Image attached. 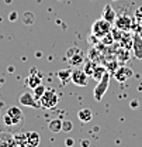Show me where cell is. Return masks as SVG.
I'll return each instance as SVG.
<instances>
[{"mask_svg": "<svg viewBox=\"0 0 142 147\" xmlns=\"http://www.w3.org/2000/svg\"><path fill=\"white\" fill-rule=\"evenodd\" d=\"M115 26L118 30H123V31H128L131 30L132 27V18L129 17L128 14H121L115 18Z\"/></svg>", "mask_w": 142, "mask_h": 147, "instance_id": "cell-8", "label": "cell"}, {"mask_svg": "<svg viewBox=\"0 0 142 147\" xmlns=\"http://www.w3.org/2000/svg\"><path fill=\"white\" fill-rule=\"evenodd\" d=\"M48 129H49L52 133L62 131V120H61V119H52V120L48 123Z\"/></svg>", "mask_w": 142, "mask_h": 147, "instance_id": "cell-17", "label": "cell"}, {"mask_svg": "<svg viewBox=\"0 0 142 147\" xmlns=\"http://www.w3.org/2000/svg\"><path fill=\"white\" fill-rule=\"evenodd\" d=\"M3 122H4L6 126H10V127L20 126L24 122V113L17 106H11L3 115Z\"/></svg>", "mask_w": 142, "mask_h": 147, "instance_id": "cell-1", "label": "cell"}, {"mask_svg": "<svg viewBox=\"0 0 142 147\" xmlns=\"http://www.w3.org/2000/svg\"><path fill=\"white\" fill-rule=\"evenodd\" d=\"M89 140H83V142H82V147H89Z\"/></svg>", "mask_w": 142, "mask_h": 147, "instance_id": "cell-24", "label": "cell"}, {"mask_svg": "<svg viewBox=\"0 0 142 147\" xmlns=\"http://www.w3.org/2000/svg\"><path fill=\"white\" fill-rule=\"evenodd\" d=\"M132 51L137 59H142V37L139 33L132 36Z\"/></svg>", "mask_w": 142, "mask_h": 147, "instance_id": "cell-9", "label": "cell"}, {"mask_svg": "<svg viewBox=\"0 0 142 147\" xmlns=\"http://www.w3.org/2000/svg\"><path fill=\"white\" fill-rule=\"evenodd\" d=\"M77 117H79V120L80 122H83V123H89L91 122V119H93V112L87 108H85V109H80L77 112Z\"/></svg>", "mask_w": 142, "mask_h": 147, "instance_id": "cell-15", "label": "cell"}, {"mask_svg": "<svg viewBox=\"0 0 142 147\" xmlns=\"http://www.w3.org/2000/svg\"><path fill=\"white\" fill-rule=\"evenodd\" d=\"M58 102H59V95L52 88L51 89H47L45 93L42 95V98L39 99L41 106L45 108V109H53V108H56Z\"/></svg>", "mask_w": 142, "mask_h": 147, "instance_id": "cell-3", "label": "cell"}, {"mask_svg": "<svg viewBox=\"0 0 142 147\" xmlns=\"http://www.w3.org/2000/svg\"><path fill=\"white\" fill-rule=\"evenodd\" d=\"M66 59L72 67H80L85 62V54L80 48L77 47H72L66 51Z\"/></svg>", "mask_w": 142, "mask_h": 147, "instance_id": "cell-4", "label": "cell"}, {"mask_svg": "<svg viewBox=\"0 0 142 147\" xmlns=\"http://www.w3.org/2000/svg\"><path fill=\"white\" fill-rule=\"evenodd\" d=\"M0 147H18L14 134H11V133H0Z\"/></svg>", "mask_w": 142, "mask_h": 147, "instance_id": "cell-10", "label": "cell"}, {"mask_svg": "<svg viewBox=\"0 0 142 147\" xmlns=\"http://www.w3.org/2000/svg\"><path fill=\"white\" fill-rule=\"evenodd\" d=\"M103 18H106L107 21H110L111 24L115 21L117 18V14H115V10L110 6V4H106L104 9H103Z\"/></svg>", "mask_w": 142, "mask_h": 147, "instance_id": "cell-13", "label": "cell"}, {"mask_svg": "<svg viewBox=\"0 0 142 147\" xmlns=\"http://www.w3.org/2000/svg\"><path fill=\"white\" fill-rule=\"evenodd\" d=\"M18 102H20L23 106H28V108H39V106H41L39 100H37L31 92H24V93H21L20 98H18Z\"/></svg>", "mask_w": 142, "mask_h": 147, "instance_id": "cell-7", "label": "cell"}, {"mask_svg": "<svg viewBox=\"0 0 142 147\" xmlns=\"http://www.w3.org/2000/svg\"><path fill=\"white\" fill-rule=\"evenodd\" d=\"M72 129H73V123H72L71 120H63L62 122V131H71Z\"/></svg>", "mask_w": 142, "mask_h": 147, "instance_id": "cell-22", "label": "cell"}, {"mask_svg": "<svg viewBox=\"0 0 142 147\" xmlns=\"http://www.w3.org/2000/svg\"><path fill=\"white\" fill-rule=\"evenodd\" d=\"M139 36H141V37H142V31H141V33H139Z\"/></svg>", "mask_w": 142, "mask_h": 147, "instance_id": "cell-25", "label": "cell"}, {"mask_svg": "<svg viewBox=\"0 0 142 147\" xmlns=\"http://www.w3.org/2000/svg\"><path fill=\"white\" fill-rule=\"evenodd\" d=\"M27 140H28V147H38L41 137L37 131H28L27 133Z\"/></svg>", "mask_w": 142, "mask_h": 147, "instance_id": "cell-16", "label": "cell"}, {"mask_svg": "<svg viewBox=\"0 0 142 147\" xmlns=\"http://www.w3.org/2000/svg\"><path fill=\"white\" fill-rule=\"evenodd\" d=\"M25 84H27V86H30L31 89L37 88L38 85H41V84H42V78H41V74H38L35 69H33V71H31V74L28 75V78H27Z\"/></svg>", "mask_w": 142, "mask_h": 147, "instance_id": "cell-11", "label": "cell"}, {"mask_svg": "<svg viewBox=\"0 0 142 147\" xmlns=\"http://www.w3.org/2000/svg\"><path fill=\"white\" fill-rule=\"evenodd\" d=\"M96 64L93 62V61H85V68H83V71L87 74L89 76H93V74L96 71Z\"/></svg>", "mask_w": 142, "mask_h": 147, "instance_id": "cell-19", "label": "cell"}, {"mask_svg": "<svg viewBox=\"0 0 142 147\" xmlns=\"http://www.w3.org/2000/svg\"><path fill=\"white\" fill-rule=\"evenodd\" d=\"M106 74V68H101V67H97L96 68V71L93 74V78L94 79H97V81H100L101 78H103V75Z\"/></svg>", "mask_w": 142, "mask_h": 147, "instance_id": "cell-21", "label": "cell"}, {"mask_svg": "<svg viewBox=\"0 0 142 147\" xmlns=\"http://www.w3.org/2000/svg\"><path fill=\"white\" fill-rule=\"evenodd\" d=\"M16 142H17L18 147H28V140H27V133H17L14 134Z\"/></svg>", "mask_w": 142, "mask_h": 147, "instance_id": "cell-18", "label": "cell"}, {"mask_svg": "<svg viewBox=\"0 0 142 147\" xmlns=\"http://www.w3.org/2000/svg\"><path fill=\"white\" fill-rule=\"evenodd\" d=\"M108 85H110V74L106 72L103 75V78L99 81V84L96 85L94 91H93V98H94L97 102H100V100L103 99L104 93H106L107 89H108Z\"/></svg>", "mask_w": 142, "mask_h": 147, "instance_id": "cell-5", "label": "cell"}, {"mask_svg": "<svg viewBox=\"0 0 142 147\" xmlns=\"http://www.w3.org/2000/svg\"><path fill=\"white\" fill-rule=\"evenodd\" d=\"M113 30V24L110 21H107L106 18H99L91 24V34L97 38H104L108 36Z\"/></svg>", "mask_w": 142, "mask_h": 147, "instance_id": "cell-2", "label": "cell"}, {"mask_svg": "<svg viewBox=\"0 0 142 147\" xmlns=\"http://www.w3.org/2000/svg\"><path fill=\"white\" fill-rule=\"evenodd\" d=\"M89 82V75L85 72L83 69H72V84H75L76 86H86Z\"/></svg>", "mask_w": 142, "mask_h": 147, "instance_id": "cell-6", "label": "cell"}, {"mask_svg": "<svg viewBox=\"0 0 142 147\" xmlns=\"http://www.w3.org/2000/svg\"><path fill=\"white\" fill-rule=\"evenodd\" d=\"M33 91H34V92H33V95H34V98H35L37 100H39V99L42 98V95L45 93V91H47V88H45V86H44V85L41 84V85H38L37 88H34Z\"/></svg>", "mask_w": 142, "mask_h": 147, "instance_id": "cell-20", "label": "cell"}, {"mask_svg": "<svg viewBox=\"0 0 142 147\" xmlns=\"http://www.w3.org/2000/svg\"><path fill=\"white\" fill-rule=\"evenodd\" d=\"M132 69L131 68H128V67H121V68H118L117 71H115V78H117V81L118 82H125L127 79H129L131 76H132Z\"/></svg>", "mask_w": 142, "mask_h": 147, "instance_id": "cell-12", "label": "cell"}, {"mask_svg": "<svg viewBox=\"0 0 142 147\" xmlns=\"http://www.w3.org/2000/svg\"><path fill=\"white\" fill-rule=\"evenodd\" d=\"M58 78H59V81L63 84V85H66L68 82H72V69L71 68H65V69H61V71H58Z\"/></svg>", "mask_w": 142, "mask_h": 147, "instance_id": "cell-14", "label": "cell"}, {"mask_svg": "<svg viewBox=\"0 0 142 147\" xmlns=\"http://www.w3.org/2000/svg\"><path fill=\"white\" fill-rule=\"evenodd\" d=\"M73 144H75V142H73V139H68V140H66V146H68V147H72V146H73Z\"/></svg>", "mask_w": 142, "mask_h": 147, "instance_id": "cell-23", "label": "cell"}]
</instances>
